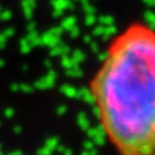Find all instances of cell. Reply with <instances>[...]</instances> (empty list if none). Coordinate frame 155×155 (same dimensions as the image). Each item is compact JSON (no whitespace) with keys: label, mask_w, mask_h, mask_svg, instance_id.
<instances>
[{"label":"cell","mask_w":155,"mask_h":155,"mask_svg":"<svg viewBox=\"0 0 155 155\" xmlns=\"http://www.w3.org/2000/svg\"><path fill=\"white\" fill-rule=\"evenodd\" d=\"M9 15H11L9 11H3V12L0 11V18L4 20V21H5V20H9V18H8V17H9Z\"/></svg>","instance_id":"7a4b0ae2"},{"label":"cell","mask_w":155,"mask_h":155,"mask_svg":"<svg viewBox=\"0 0 155 155\" xmlns=\"http://www.w3.org/2000/svg\"><path fill=\"white\" fill-rule=\"evenodd\" d=\"M89 92L103 132L116 150L155 154V28L133 22L115 35Z\"/></svg>","instance_id":"6da1fadb"},{"label":"cell","mask_w":155,"mask_h":155,"mask_svg":"<svg viewBox=\"0 0 155 155\" xmlns=\"http://www.w3.org/2000/svg\"><path fill=\"white\" fill-rule=\"evenodd\" d=\"M4 66V61L2 60V59H0V67H3Z\"/></svg>","instance_id":"5b68a950"},{"label":"cell","mask_w":155,"mask_h":155,"mask_svg":"<svg viewBox=\"0 0 155 155\" xmlns=\"http://www.w3.org/2000/svg\"><path fill=\"white\" fill-rule=\"evenodd\" d=\"M0 11H2V6H0Z\"/></svg>","instance_id":"52a82bcc"},{"label":"cell","mask_w":155,"mask_h":155,"mask_svg":"<svg viewBox=\"0 0 155 155\" xmlns=\"http://www.w3.org/2000/svg\"><path fill=\"white\" fill-rule=\"evenodd\" d=\"M5 115H6V117H11V115H12V110H6L5 111Z\"/></svg>","instance_id":"277c9868"},{"label":"cell","mask_w":155,"mask_h":155,"mask_svg":"<svg viewBox=\"0 0 155 155\" xmlns=\"http://www.w3.org/2000/svg\"><path fill=\"white\" fill-rule=\"evenodd\" d=\"M0 153H2V145H0Z\"/></svg>","instance_id":"8992f818"},{"label":"cell","mask_w":155,"mask_h":155,"mask_svg":"<svg viewBox=\"0 0 155 155\" xmlns=\"http://www.w3.org/2000/svg\"><path fill=\"white\" fill-rule=\"evenodd\" d=\"M5 47V38L0 34V49H3Z\"/></svg>","instance_id":"3957f363"}]
</instances>
